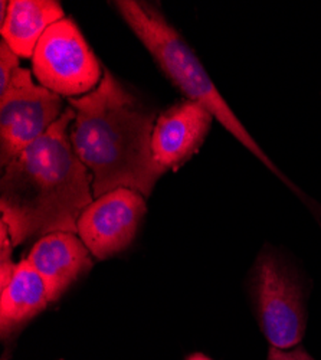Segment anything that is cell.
I'll return each mask as SVG.
<instances>
[{
  "label": "cell",
  "mask_w": 321,
  "mask_h": 360,
  "mask_svg": "<svg viewBox=\"0 0 321 360\" xmlns=\"http://www.w3.org/2000/svg\"><path fill=\"white\" fill-rule=\"evenodd\" d=\"M74 120L75 110L70 107L5 167L0 207L13 245L52 232L77 233L81 214L94 200L91 173L70 139Z\"/></svg>",
  "instance_id": "1"
},
{
  "label": "cell",
  "mask_w": 321,
  "mask_h": 360,
  "mask_svg": "<svg viewBox=\"0 0 321 360\" xmlns=\"http://www.w3.org/2000/svg\"><path fill=\"white\" fill-rule=\"evenodd\" d=\"M68 103L75 110L70 139L91 173L94 199L120 188L149 198L164 174L152 153L155 112L107 68L96 89Z\"/></svg>",
  "instance_id": "2"
},
{
  "label": "cell",
  "mask_w": 321,
  "mask_h": 360,
  "mask_svg": "<svg viewBox=\"0 0 321 360\" xmlns=\"http://www.w3.org/2000/svg\"><path fill=\"white\" fill-rule=\"evenodd\" d=\"M112 5L145 49L152 53L160 70L188 97V100L205 107L226 131L247 147L271 172L285 180V184L291 185L288 179H285L268 159L264 150L252 139L249 131L242 126L240 118L233 114L193 49L166 20L163 13L149 4L136 2V0H117Z\"/></svg>",
  "instance_id": "3"
},
{
  "label": "cell",
  "mask_w": 321,
  "mask_h": 360,
  "mask_svg": "<svg viewBox=\"0 0 321 360\" xmlns=\"http://www.w3.org/2000/svg\"><path fill=\"white\" fill-rule=\"evenodd\" d=\"M251 295L262 333L271 347L300 346L306 332L304 294L296 273L273 251L262 252L251 274Z\"/></svg>",
  "instance_id": "4"
},
{
  "label": "cell",
  "mask_w": 321,
  "mask_h": 360,
  "mask_svg": "<svg viewBox=\"0 0 321 360\" xmlns=\"http://www.w3.org/2000/svg\"><path fill=\"white\" fill-rule=\"evenodd\" d=\"M32 71L52 93L77 98L101 81V67L75 22L64 18L44 34L32 56Z\"/></svg>",
  "instance_id": "5"
},
{
  "label": "cell",
  "mask_w": 321,
  "mask_h": 360,
  "mask_svg": "<svg viewBox=\"0 0 321 360\" xmlns=\"http://www.w3.org/2000/svg\"><path fill=\"white\" fill-rule=\"evenodd\" d=\"M63 98L35 85L32 74L19 68L0 96V162L4 169L41 139L61 118Z\"/></svg>",
  "instance_id": "6"
},
{
  "label": "cell",
  "mask_w": 321,
  "mask_h": 360,
  "mask_svg": "<svg viewBox=\"0 0 321 360\" xmlns=\"http://www.w3.org/2000/svg\"><path fill=\"white\" fill-rule=\"evenodd\" d=\"M145 211L148 207L140 192L115 189L85 209L77 222V233L96 258L107 259L133 243Z\"/></svg>",
  "instance_id": "7"
},
{
  "label": "cell",
  "mask_w": 321,
  "mask_h": 360,
  "mask_svg": "<svg viewBox=\"0 0 321 360\" xmlns=\"http://www.w3.org/2000/svg\"><path fill=\"white\" fill-rule=\"evenodd\" d=\"M214 115L202 104L183 100L163 111L153 129L152 153L166 173L190 159L208 136Z\"/></svg>",
  "instance_id": "8"
},
{
  "label": "cell",
  "mask_w": 321,
  "mask_h": 360,
  "mask_svg": "<svg viewBox=\"0 0 321 360\" xmlns=\"http://www.w3.org/2000/svg\"><path fill=\"white\" fill-rule=\"evenodd\" d=\"M90 250L78 233L52 232L42 236L29 252L27 261L44 278L51 303L93 266Z\"/></svg>",
  "instance_id": "9"
},
{
  "label": "cell",
  "mask_w": 321,
  "mask_h": 360,
  "mask_svg": "<svg viewBox=\"0 0 321 360\" xmlns=\"http://www.w3.org/2000/svg\"><path fill=\"white\" fill-rule=\"evenodd\" d=\"M65 18L60 2L53 0H12L2 25V37L22 58H32L38 42L48 29Z\"/></svg>",
  "instance_id": "10"
},
{
  "label": "cell",
  "mask_w": 321,
  "mask_h": 360,
  "mask_svg": "<svg viewBox=\"0 0 321 360\" xmlns=\"http://www.w3.org/2000/svg\"><path fill=\"white\" fill-rule=\"evenodd\" d=\"M51 303L46 284L34 265L26 259L16 264L11 283L0 295V327L2 335L15 332L34 319Z\"/></svg>",
  "instance_id": "11"
},
{
  "label": "cell",
  "mask_w": 321,
  "mask_h": 360,
  "mask_svg": "<svg viewBox=\"0 0 321 360\" xmlns=\"http://www.w3.org/2000/svg\"><path fill=\"white\" fill-rule=\"evenodd\" d=\"M19 68V56L2 39L0 42V96L6 93L13 75Z\"/></svg>",
  "instance_id": "12"
},
{
  "label": "cell",
  "mask_w": 321,
  "mask_h": 360,
  "mask_svg": "<svg viewBox=\"0 0 321 360\" xmlns=\"http://www.w3.org/2000/svg\"><path fill=\"white\" fill-rule=\"evenodd\" d=\"M268 360H314L301 346L293 349H277L271 347L268 353Z\"/></svg>",
  "instance_id": "13"
},
{
  "label": "cell",
  "mask_w": 321,
  "mask_h": 360,
  "mask_svg": "<svg viewBox=\"0 0 321 360\" xmlns=\"http://www.w3.org/2000/svg\"><path fill=\"white\" fill-rule=\"evenodd\" d=\"M15 269H16V264H13L12 261L0 262V288H5L11 283L15 274Z\"/></svg>",
  "instance_id": "14"
},
{
  "label": "cell",
  "mask_w": 321,
  "mask_h": 360,
  "mask_svg": "<svg viewBox=\"0 0 321 360\" xmlns=\"http://www.w3.org/2000/svg\"><path fill=\"white\" fill-rule=\"evenodd\" d=\"M8 12H9V4L2 0V2H0V25L5 23L8 18Z\"/></svg>",
  "instance_id": "15"
},
{
  "label": "cell",
  "mask_w": 321,
  "mask_h": 360,
  "mask_svg": "<svg viewBox=\"0 0 321 360\" xmlns=\"http://www.w3.org/2000/svg\"><path fill=\"white\" fill-rule=\"evenodd\" d=\"M188 360H212V359L207 357L205 354H202V353H195V354H192Z\"/></svg>",
  "instance_id": "16"
}]
</instances>
